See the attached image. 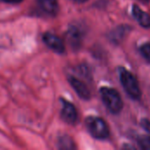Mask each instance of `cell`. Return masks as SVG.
<instances>
[{"mask_svg": "<svg viewBox=\"0 0 150 150\" xmlns=\"http://www.w3.org/2000/svg\"><path fill=\"white\" fill-rule=\"evenodd\" d=\"M140 147L144 150H150V136H142L138 140Z\"/></svg>", "mask_w": 150, "mask_h": 150, "instance_id": "12", "label": "cell"}, {"mask_svg": "<svg viewBox=\"0 0 150 150\" xmlns=\"http://www.w3.org/2000/svg\"><path fill=\"white\" fill-rule=\"evenodd\" d=\"M120 78L125 91L133 99H139L142 96V91L135 76L127 69L120 68Z\"/></svg>", "mask_w": 150, "mask_h": 150, "instance_id": "3", "label": "cell"}, {"mask_svg": "<svg viewBox=\"0 0 150 150\" xmlns=\"http://www.w3.org/2000/svg\"><path fill=\"white\" fill-rule=\"evenodd\" d=\"M2 1L4 3H7V4H19V3L23 2L24 0H2Z\"/></svg>", "mask_w": 150, "mask_h": 150, "instance_id": "15", "label": "cell"}, {"mask_svg": "<svg viewBox=\"0 0 150 150\" xmlns=\"http://www.w3.org/2000/svg\"><path fill=\"white\" fill-rule=\"evenodd\" d=\"M43 42L51 50L57 54H63L65 52V45L63 40L56 34L47 32L42 35Z\"/></svg>", "mask_w": 150, "mask_h": 150, "instance_id": "5", "label": "cell"}, {"mask_svg": "<svg viewBox=\"0 0 150 150\" xmlns=\"http://www.w3.org/2000/svg\"><path fill=\"white\" fill-rule=\"evenodd\" d=\"M61 104H62L61 117L62 120L69 125H75L78 118L77 111L75 105L64 98H61Z\"/></svg>", "mask_w": 150, "mask_h": 150, "instance_id": "4", "label": "cell"}, {"mask_svg": "<svg viewBox=\"0 0 150 150\" xmlns=\"http://www.w3.org/2000/svg\"><path fill=\"white\" fill-rule=\"evenodd\" d=\"M85 126L91 135L98 140H105L109 137V127L105 121L95 116H90L85 120Z\"/></svg>", "mask_w": 150, "mask_h": 150, "instance_id": "2", "label": "cell"}, {"mask_svg": "<svg viewBox=\"0 0 150 150\" xmlns=\"http://www.w3.org/2000/svg\"><path fill=\"white\" fill-rule=\"evenodd\" d=\"M72 1H74L76 3H78V4H83V3H84V2H86L88 0H72Z\"/></svg>", "mask_w": 150, "mask_h": 150, "instance_id": "16", "label": "cell"}, {"mask_svg": "<svg viewBox=\"0 0 150 150\" xmlns=\"http://www.w3.org/2000/svg\"><path fill=\"white\" fill-rule=\"evenodd\" d=\"M142 126H143L148 131H149L150 132V122L149 120H142Z\"/></svg>", "mask_w": 150, "mask_h": 150, "instance_id": "14", "label": "cell"}, {"mask_svg": "<svg viewBox=\"0 0 150 150\" xmlns=\"http://www.w3.org/2000/svg\"><path fill=\"white\" fill-rule=\"evenodd\" d=\"M67 41L74 50H78L83 43V33L76 25H70L66 33Z\"/></svg>", "mask_w": 150, "mask_h": 150, "instance_id": "6", "label": "cell"}, {"mask_svg": "<svg viewBox=\"0 0 150 150\" xmlns=\"http://www.w3.org/2000/svg\"><path fill=\"white\" fill-rule=\"evenodd\" d=\"M141 53L147 61L150 62V42H147L142 45L141 47Z\"/></svg>", "mask_w": 150, "mask_h": 150, "instance_id": "13", "label": "cell"}, {"mask_svg": "<svg viewBox=\"0 0 150 150\" xmlns=\"http://www.w3.org/2000/svg\"><path fill=\"white\" fill-rule=\"evenodd\" d=\"M57 147L59 149L72 150L76 149V146L72 138L68 134H62L59 136L57 140Z\"/></svg>", "mask_w": 150, "mask_h": 150, "instance_id": "10", "label": "cell"}, {"mask_svg": "<svg viewBox=\"0 0 150 150\" xmlns=\"http://www.w3.org/2000/svg\"><path fill=\"white\" fill-rule=\"evenodd\" d=\"M68 80L69 84L71 85V87L80 98L83 100H89L91 98V91L83 81L79 80L78 78L73 76H69Z\"/></svg>", "mask_w": 150, "mask_h": 150, "instance_id": "7", "label": "cell"}, {"mask_svg": "<svg viewBox=\"0 0 150 150\" xmlns=\"http://www.w3.org/2000/svg\"><path fill=\"white\" fill-rule=\"evenodd\" d=\"M133 14L142 26L146 28L150 27V15L149 13L142 11L138 5L134 4L133 6Z\"/></svg>", "mask_w": 150, "mask_h": 150, "instance_id": "9", "label": "cell"}, {"mask_svg": "<svg viewBox=\"0 0 150 150\" xmlns=\"http://www.w3.org/2000/svg\"><path fill=\"white\" fill-rule=\"evenodd\" d=\"M101 98L106 108L114 114L119 113L123 108V101L119 92L109 87H102L100 89Z\"/></svg>", "mask_w": 150, "mask_h": 150, "instance_id": "1", "label": "cell"}, {"mask_svg": "<svg viewBox=\"0 0 150 150\" xmlns=\"http://www.w3.org/2000/svg\"><path fill=\"white\" fill-rule=\"evenodd\" d=\"M38 8L46 15L55 17L59 11L57 0H36Z\"/></svg>", "mask_w": 150, "mask_h": 150, "instance_id": "8", "label": "cell"}, {"mask_svg": "<svg viewBox=\"0 0 150 150\" xmlns=\"http://www.w3.org/2000/svg\"><path fill=\"white\" fill-rule=\"evenodd\" d=\"M129 30V27L127 26H125V25H121V26H119L117 27L116 29H114L111 34H110V39L112 41H113L114 43H119L120 42L123 38L126 36L127 33L128 32Z\"/></svg>", "mask_w": 150, "mask_h": 150, "instance_id": "11", "label": "cell"}, {"mask_svg": "<svg viewBox=\"0 0 150 150\" xmlns=\"http://www.w3.org/2000/svg\"><path fill=\"white\" fill-rule=\"evenodd\" d=\"M138 1H140V2H142V3H149V0H138Z\"/></svg>", "mask_w": 150, "mask_h": 150, "instance_id": "17", "label": "cell"}]
</instances>
